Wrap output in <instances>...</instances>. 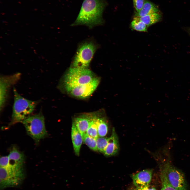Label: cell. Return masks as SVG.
I'll list each match as a JSON object with an SVG mask.
<instances>
[{
  "label": "cell",
  "instance_id": "4fadbf2b",
  "mask_svg": "<svg viewBox=\"0 0 190 190\" xmlns=\"http://www.w3.org/2000/svg\"><path fill=\"white\" fill-rule=\"evenodd\" d=\"M71 137L74 152L76 155L79 156L83 140L81 134L73 122L72 127Z\"/></svg>",
  "mask_w": 190,
  "mask_h": 190
},
{
  "label": "cell",
  "instance_id": "8992f818",
  "mask_svg": "<svg viewBox=\"0 0 190 190\" xmlns=\"http://www.w3.org/2000/svg\"><path fill=\"white\" fill-rule=\"evenodd\" d=\"M168 157L162 162L160 169L165 173L170 183L176 190H186L183 174L172 164Z\"/></svg>",
  "mask_w": 190,
  "mask_h": 190
},
{
  "label": "cell",
  "instance_id": "ffe728a7",
  "mask_svg": "<svg viewBox=\"0 0 190 190\" xmlns=\"http://www.w3.org/2000/svg\"><path fill=\"white\" fill-rule=\"evenodd\" d=\"M83 141L91 149L95 151H97L96 146V139L85 133L81 135Z\"/></svg>",
  "mask_w": 190,
  "mask_h": 190
},
{
  "label": "cell",
  "instance_id": "30bf717a",
  "mask_svg": "<svg viewBox=\"0 0 190 190\" xmlns=\"http://www.w3.org/2000/svg\"><path fill=\"white\" fill-rule=\"evenodd\" d=\"M153 173L152 169L143 170L131 175L133 183L136 188L149 185Z\"/></svg>",
  "mask_w": 190,
  "mask_h": 190
},
{
  "label": "cell",
  "instance_id": "52a82bcc",
  "mask_svg": "<svg viewBox=\"0 0 190 190\" xmlns=\"http://www.w3.org/2000/svg\"><path fill=\"white\" fill-rule=\"evenodd\" d=\"M96 49L92 42H86L79 47L73 62V67L88 68Z\"/></svg>",
  "mask_w": 190,
  "mask_h": 190
},
{
  "label": "cell",
  "instance_id": "484cf974",
  "mask_svg": "<svg viewBox=\"0 0 190 190\" xmlns=\"http://www.w3.org/2000/svg\"><path fill=\"white\" fill-rule=\"evenodd\" d=\"M183 29L190 36V27H183Z\"/></svg>",
  "mask_w": 190,
  "mask_h": 190
},
{
  "label": "cell",
  "instance_id": "8fae6325",
  "mask_svg": "<svg viewBox=\"0 0 190 190\" xmlns=\"http://www.w3.org/2000/svg\"><path fill=\"white\" fill-rule=\"evenodd\" d=\"M119 148L118 137L113 128L111 136L109 137L108 144L103 154L107 156L114 155L118 153Z\"/></svg>",
  "mask_w": 190,
  "mask_h": 190
},
{
  "label": "cell",
  "instance_id": "9a60e30c",
  "mask_svg": "<svg viewBox=\"0 0 190 190\" xmlns=\"http://www.w3.org/2000/svg\"><path fill=\"white\" fill-rule=\"evenodd\" d=\"M158 7L153 2L145 0L144 4L140 10L136 12L135 16L141 17L152 13L159 12Z\"/></svg>",
  "mask_w": 190,
  "mask_h": 190
},
{
  "label": "cell",
  "instance_id": "7402d4cb",
  "mask_svg": "<svg viewBox=\"0 0 190 190\" xmlns=\"http://www.w3.org/2000/svg\"><path fill=\"white\" fill-rule=\"evenodd\" d=\"M109 137L98 136L96 139L97 150L103 153L108 144Z\"/></svg>",
  "mask_w": 190,
  "mask_h": 190
},
{
  "label": "cell",
  "instance_id": "ac0fdd59",
  "mask_svg": "<svg viewBox=\"0 0 190 190\" xmlns=\"http://www.w3.org/2000/svg\"><path fill=\"white\" fill-rule=\"evenodd\" d=\"M98 117L96 115H92L91 121L86 132L88 135L96 139L98 137L97 125Z\"/></svg>",
  "mask_w": 190,
  "mask_h": 190
},
{
  "label": "cell",
  "instance_id": "3957f363",
  "mask_svg": "<svg viewBox=\"0 0 190 190\" xmlns=\"http://www.w3.org/2000/svg\"><path fill=\"white\" fill-rule=\"evenodd\" d=\"M96 77L88 68L72 67L69 69L64 76L63 84L65 89L87 84Z\"/></svg>",
  "mask_w": 190,
  "mask_h": 190
},
{
  "label": "cell",
  "instance_id": "5bb4252c",
  "mask_svg": "<svg viewBox=\"0 0 190 190\" xmlns=\"http://www.w3.org/2000/svg\"><path fill=\"white\" fill-rule=\"evenodd\" d=\"M92 115H88L76 117L73 122L81 134L86 133L89 127Z\"/></svg>",
  "mask_w": 190,
  "mask_h": 190
},
{
  "label": "cell",
  "instance_id": "9c48e42d",
  "mask_svg": "<svg viewBox=\"0 0 190 190\" xmlns=\"http://www.w3.org/2000/svg\"><path fill=\"white\" fill-rule=\"evenodd\" d=\"M21 74L17 73L8 76H1L0 79V108L1 111L6 102L9 89L20 78Z\"/></svg>",
  "mask_w": 190,
  "mask_h": 190
},
{
  "label": "cell",
  "instance_id": "d4e9b609",
  "mask_svg": "<svg viewBox=\"0 0 190 190\" xmlns=\"http://www.w3.org/2000/svg\"><path fill=\"white\" fill-rule=\"evenodd\" d=\"M135 190H157L155 188L150 187L149 185L143 187L136 188Z\"/></svg>",
  "mask_w": 190,
  "mask_h": 190
},
{
  "label": "cell",
  "instance_id": "44dd1931",
  "mask_svg": "<svg viewBox=\"0 0 190 190\" xmlns=\"http://www.w3.org/2000/svg\"><path fill=\"white\" fill-rule=\"evenodd\" d=\"M160 178L162 184L161 190H176L170 183L165 173L161 169Z\"/></svg>",
  "mask_w": 190,
  "mask_h": 190
},
{
  "label": "cell",
  "instance_id": "603a6c76",
  "mask_svg": "<svg viewBox=\"0 0 190 190\" xmlns=\"http://www.w3.org/2000/svg\"><path fill=\"white\" fill-rule=\"evenodd\" d=\"M145 0H133V5L136 12H139L142 8Z\"/></svg>",
  "mask_w": 190,
  "mask_h": 190
},
{
  "label": "cell",
  "instance_id": "d6986e66",
  "mask_svg": "<svg viewBox=\"0 0 190 190\" xmlns=\"http://www.w3.org/2000/svg\"><path fill=\"white\" fill-rule=\"evenodd\" d=\"M131 27L134 30L140 32L147 31V26L139 17H135L131 23Z\"/></svg>",
  "mask_w": 190,
  "mask_h": 190
},
{
  "label": "cell",
  "instance_id": "5b68a950",
  "mask_svg": "<svg viewBox=\"0 0 190 190\" xmlns=\"http://www.w3.org/2000/svg\"><path fill=\"white\" fill-rule=\"evenodd\" d=\"M25 177L23 167H0L1 189L19 185Z\"/></svg>",
  "mask_w": 190,
  "mask_h": 190
},
{
  "label": "cell",
  "instance_id": "7c38bea8",
  "mask_svg": "<svg viewBox=\"0 0 190 190\" xmlns=\"http://www.w3.org/2000/svg\"><path fill=\"white\" fill-rule=\"evenodd\" d=\"M8 164L7 167H23L25 160L23 154L19 151L15 147L11 150L8 156Z\"/></svg>",
  "mask_w": 190,
  "mask_h": 190
},
{
  "label": "cell",
  "instance_id": "cb8c5ba5",
  "mask_svg": "<svg viewBox=\"0 0 190 190\" xmlns=\"http://www.w3.org/2000/svg\"><path fill=\"white\" fill-rule=\"evenodd\" d=\"M8 156H4L1 157L0 160V167H6L8 164Z\"/></svg>",
  "mask_w": 190,
  "mask_h": 190
},
{
  "label": "cell",
  "instance_id": "6da1fadb",
  "mask_svg": "<svg viewBox=\"0 0 190 190\" xmlns=\"http://www.w3.org/2000/svg\"><path fill=\"white\" fill-rule=\"evenodd\" d=\"M106 5L105 0H83L73 25H84L92 27L102 24V14Z\"/></svg>",
  "mask_w": 190,
  "mask_h": 190
},
{
  "label": "cell",
  "instance_id": "7a4b0ae2",
  "mask_svg": "<svg viewBox=\"0 0 190 190\" xmlns=\"http://www.w3.org/2000/svg\"><path fill=\"white\" fill-rule=\"evenodd\" d=\"M14 102L10 125L22 122L30 116L38 103V101L27 99L21 96L15 88H13Z\"/></svg>",
  "mask_w": 190,
  "mask_h": 190
},
{
  "label": "cell",
  "instance_id": "e0dca14e",
  "mask_svg": "<svg viewBox=\"0 0 190 190\" xmlns=\"http://www.w3.org/2000/svg\"><path fill=\"white\" fill-rule=\"evenodd\" d=\"M98 136L105 137L108 131V124L106 118L98 117L97 120Z\"/></svg>",
  "mask_w": 190,
  "mask_h": 190
},
{
  "label": "cell",
  "instance_id": "2e32d148",
  "mask_svg": "<svg viewBox=\"0 0 190 190\" xmlns=\"http://www.w3.org/2000/svg\"><path fill=\"white\" fill-rule=\"evenodd\" d=\"M162 17L160 12H158L139 17L148 27L160 21Z\"/></svg>",
  "mask_w": 190,
  "mask_h": 190
},
{
  "label": "cell",
  "instance_id": "277c9868",
  "mask_svg": "<svg viewBox=\"0 0 190 190\" xmlns=\"http://www.w3.org/2000/svg\"><path fill=\"white\" fill-rule=\"evenodd\" d=\"M28 134L36 142L48 135L42 112L30 116L22 122Z\"/></svg>",
  "mask_w": 190,
  "mask_h": 190
},
{
  "label": "cell",
  "instance_id": "ba28073f",
  "mask_svg": "<svg viewBox=\"0 0 190 190\" xmlns=\"http://www.w3.org/2000/svg\"><path fill=\"white\" fill-rule=\"evenodd\" d=\"M100 82L99 78L95 77L90 83L65 89L70 95L79 98L88 97L93 92Z\"/></svg>",
  "mask_w": 190,
  "mask_h": 190
}]
</instances>
